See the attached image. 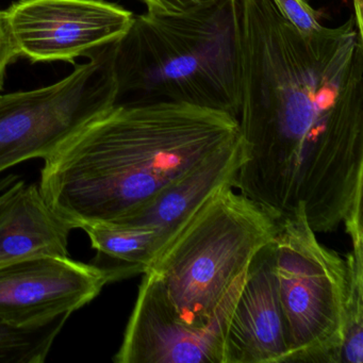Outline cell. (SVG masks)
Segmentation results:
<instances>
[{
    "label": "cell",
    "instance_id": "8992f818",
    "mask_svg": "<svg viewBox=\"0 0 363 363\" xmlns=\"http://www.w3.org/2000/svg\"><path fill=\"white\" fill-rule=\"evenodd\" d=\"M114 43L89 54L88 63L56 84L0 95V173L31 159L45 160L116 105Z\"/></svg>",
    "mask_w": 363,
    "mask_h": 363
},
{
    "label": "cell",
    "instance_id": "9c48e42d",
    "mask_svg": "<svg viewBox=\"0 0 363 363\" xmlns=\"http://www.w3.org/2000/svg\"><path fill=\"white\" fill-rule=\"evenodd\" d=\"M226 327L199 328L178 316L160 280L145 272L116 363H224Z\"/></svg>",
    "mask_w": 363,
    "mask_h": 363
},
{
    "label": "cell",
    "instance_id": "2e32d148",
    "mask_svg": "<svg viewBox=\"0 0 363 363\" xmlns=\"http://www.w3.org/2000/svg\"><path fill=\"white\" fill-rule=\"evenodd\" d=\"M279 13L303 33H315L322 29L320 14L306 0H273Z\"/></svg>",
    "mask_w": 363,
    "mask_h": 363
},
{
    "label": "cell",
    "instance_id": "30bf717a",
    "mask_svg": "<svg viewBox=\"0 0 363 363\" xmlns=\"http://www.w3.org/2000/svg\"><path fill=\"white\" fill-rule=\"evenodd\" d=\"M288 356L272 242L255 256L248 267L227 324L224 363H286Z\"/></svg>",
    "mask_w": 363,
    "mask_h": 363
},
{
    "label": "cell",
    "instance_id": "5b68a950",
    "mask_svg": "<svg viewBox=\"0 0 363 363\" xmlns=\"http://www.w3.org/2000/svg\"><path fill=\"white\" fill-rule=\"evenodd\" d=\"M275 274L288 337L286 363H339L347 299V269L318 241L303 206L279 220Z\"/></svg>",
    "mask_w": 363,
    "mask_h": 363
},
{
    "label": "cell",
    "instance_id": "e0dca14e",
    "mask_svg": "<svg viewBox=\"0 0 363 363\" xmlns=\"http://www.w3.org/2000/svg\"><path fill=\"white\" fill-rule=\"evenodd\" d=\"M147 11L167 16L190 13L216 4L218 0H141Z\"/></svg>",
    "mask_w": 363,
    "mask_h": 363
},
{
    "label": "cell",
    "instance_id": "ba28073f",
    "mask_svg": "<svg viewBox=\"0 0 363 363\" xmlns=\"http://www.w3.org/2000/svg\"><path fill=\"white\" fill-rule=\"evenodd\" d=\"M93 263L69 257H38L0 267V320L12 326H44L88 305L110 284Z\"/></svg>",
    "mask_w": 363,
    "mask_h": 363
},
{
    "label": "cell",
    "instance_id": "7a4b0ae2",
    "mask_svg": "<svg viewBox=\"0 0 363 363\" xmlns=\"http://www.w3.org/2000/svg\"><path fill=\"white\" fill-rule=\"evenodd\" d=\"M240 135L237 118L218 110L114 105L44 160L40 190L73 229L116 224Z\"/></svg>",
    "mask_w": 363,
    "mask_h": 363
},
{
    "label": "cell",
    "instance_id": "52a82bcc",
    "mask_svg": "<svg viewBox=\"0 0 363 363\" xmlns=\"http://www.w3.org/2000/svg\"><path fill=\"white\" fill-rule=\"evenodd\" d=\"M6 14L20 56L33 62L74 63L118 41L135 18L104 0H18Z\"/></svg>",
    "mask_w": 363,
    "mask_h": 363
},
{
    "label": "cell",
    "instance_id": "ffe728a7",
    "mask_svg": "<svg viewBox=\"0 0 363 363\" xmlns=\"http://www.w3.org/2000/svg\"><path fill=\"white\" fill-rule=\"evenodd\" d=\"M354 7V18H356L357 24L360 28L363 29V16H362V8H363V0H352Z\"/></svg>",
    "mask_w": 363,
    "mask_h": 363
},
{
    "label": "cell",
    "instance_id": "9a60e30c",
    "mask_svg": "<svg viewBox=\"0 0 363 363\" xmlns=\"http://www.w3.org/2000/svg\"><path fill=\"white\" fill-rule=\"evenodd\" d=\"M69 316L31 328L12 326L0 320V363H42Z\"/></svg>",
    "mask_w": 363,
    "mask_h": 363
},
{
    "label": "cell",
    "instance_id": "277c9868",
    "mask_svg": "<svg viewBox=\"0 0 363 363\" xmlns=\"http://www.w3.org/2000/svg\"><path fill=\"white\" fill-rule=\"evenodd\" d=\"M279 220L235 191L216 189L178 229L146 272L157 276L182 320L226 327L252 259L275 241Z\"/></svg>",
    "mask_w": 363,
    "mask_h": 363
},
{
    "label": "cell",
    "instance_id": "d6986e66",
    "mask_svg": "<svg viewBox=\"0 0 363 363\" xmlns=\"http://www.w3.org/2000/svg\"><path fill=\"white\" fill-rule=\"evenodd\" d=\"M23 180L18 178H8L0 186V216L4 213L8 206L12 203L18 191L24 186Z\"/></svg>",
    "mask_w": 363,
    "mask_h": 363
},
{
    "label": "cell",
    "instance_id": "ac0fdd59",
    "mask_svg": "<svg viewBox=\"0 0 363 363\" xmlns=\"http://www.w3.org/2000/svg\"><path fill=\"white\" fill-rule=\"evenodd\" d=\"M20 57L14 43L6 11H0V91L3 90L6 69L10 63Z\"/></svg>",
    "mask_w": 363,
    "mask_h": 363
},
{
    "label": "cell",
    "instance_id": "7c38bea8",
    "mask_svg": "<svg viewBox=\"0 0 363 363\" xmlns=\"http://www.w3.org/2000/svg\"><path fill=\"white\" fill-rule=\"evenodd\" d=\"M72 230L39 184H24L0 216V267L38 257H69Z\"/></svg>",
    "mask_w": 363,
    "mask_h": 363
},
{
    "label": "cell",
    "instance_id": "3957f363",
    "mask_svg": "<svg viewBox=\"0 0 363 363\" xmlns=\"http://www.w3.org/2000/svg\"><path fill=\"white\" fill-rule=\"evenodd\" d=\"M116 105L175 103L237 118L241 101L239 0L190 13L135 16L113 44Z\"/></svg>",
    "mask_w": 363,
    "mask_h": 363
},
{
    "label": "cell",
    "instance_id": "6da1fadb",
    "mask_svg": "<svg viewBox=\"0 0 363 363\" xmlns=\"http://www.w3.org/2000/svg\"><path fill=\"white\" fill-rule=\"evenodd\" d=\"M240 131L235 189L278 220L303 206L316 233L362 210L363 29L303 33L273 0H239Z\"/></svg>",
    "mask_w": 363,
    "mask_h": 363
},
{
    "label": "cell",
    "instance_id": "8fae6325",
    "mask_svg": "<svg viewBox=\"0 0 363 363\" xmlns=\"http://www.w3.org/2000/svg\"><path fill=\"white\" fill-rule=\"evenodd\" d=\"M245 161L246 147L241 135L208 155L159 191L135 213L116 224L139 225L152 229L160 252L216 189L226 184L235 186L238 173Z\"/></svg>",
    "mask_w": 363,
    "mask_h": 363
},
{
    "label": "cell",
    "instance_id": "4fadbf2b",
    "mask_svg": "<svg viewBox=\"0 0 363 363\" xmlns=\"http://www.w3.org/2000/svg\"><path fill=\"white\" fill-rule=\"evenodd\" d=\"M82 230L97 252L93 264L105 271L111 282L145 273L159 252L154 231L144 226L99 224Z\"/></svg>",
    "mask_w": 363,
    "mask_h": 363
},
{
    "label": "cell",
    "instance_id": "5bb4252c",
    "mask_svg": "<svg viewBox=\"0 0 363 363\" xmlns=\"http://www.w3.org/2000/svg\"><path fill=\"white\" fill-rule=\"evenodd\" d=\"M352 250L345 259L347 299L339 363L363 362V230L350 233Z\"/></svg>",
    "mask_w": 363,
    "mask_h": 363
}]
</instances>
